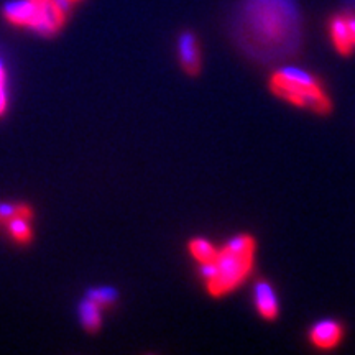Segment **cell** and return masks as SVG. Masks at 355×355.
<instances>
[{
  "mask_svg": "<svg viewBox=\"0 0 355 355\" xmlns=\"http://www.w3.org/2000/svg\"><path fill=\"white\" fill-rule=\"evenodd\" d=\"M239 38L259 60H279L300 46L301 19L295 0H243L237 17Z\"/></svg>",
  "mask_w": 355,
  "mask_h": 355,
  "instance_id": "6da1fadb",
  "label": "cell"
},
{
  "mask_svg": "<svg viewBox=\"0 0 355 355\" xmlns=\"http://www.w3.org/2000/svg\"><path fill=\"white\" fill-rule=\"evenodd\" d=\"M255 239L248 234L235 235L225 245L217 250V257L211 263H201L199 273L206 279L211 296L227 295L245 282L254 268Z\"/></svg>",
  "mask_w": 355,
  "mask_h": 355,
  "instance_id": "7a4b0ae2",
  "label": "cell"
},
{
  "mask_svg": "<svg viewBox=\"0 0 355 355\" xmlns=\"http://www.w3.org/2000/svg\"><path fill=\"white\" fill-rule=\"evenodd\" d=\"M270 89L275 96L282 97L296 107L311 109L316 114L331 112V99L318 78L308 71L293 68L277 69L270 78Z\"/></svg>",
  "mask_w": 355,
  "mask_h": 355,
  "instance_id": "3957f363",
  "label": "cell"
},
{
  "mask_svg": "<svg viewBox=\"0 0 355 355\" xmlns=\"http://www.w3.org/2000/svg\"><path fill=\"white\" fill-rule=\"evenodd\" d=\"M66 12H68V2L64 0H50L46 6L21 0V2L8 3L3 8V17L12 25L33 28L44 37H50L64 25Z\"/></svg>",
  "mask_w": 355,
  "mask_h": 355,
  "instance_id": "277c9868",
  "label": "cell"
},
{
  "mask_svg": "<svg viewBox=\"0 0 355 355\" xmlns=\"http://www.w3.org/2000/svg\"><path fill=\"white\" fill-rule=\"evenodd\" d=\"M308 336L314 347L329 350L337 347L340 340H343L344 329L340 322H337L336 319H321V321L313 324Z\"/></svg>",
  "mask_w": 355,
  "mask_h": 355,
  "instance_id": "5b68a950",
  "label": "cell"
},
{
  "mask_svg": "<svg viewBox=\"0 0 355 355\" xmlns=\"http://www.w3.org/2000/svg\"><path fill=\"white\" fill-rule=\"evenodd\" d=\"M178 56L180 63L186 73L194 76L201 69V53H199V42L193 33H181L178 40Z\"/></svg>",
  "mask_w": 355,
  "mask_h": 355,
  "instance_id": "8992f818",
  "label": "cell"
},
{
  "mask_svg": "<svg viewBox=\"0 0 355 355\" xmlns=\"http://www.w3.org/2000/svg\"><path fill=\"white\" fill-rule=\"evenodd\" d=\"M254 303L259 314L263 319L272 321L278 316V298L275 295L273 286L268 282H257L254 286Z\"/></svg>",
  "mask_w": 355,
  "mask_h": 355,
  "instance_id": "52a82bcc",
  "label": "cell"
},
{
  "mask_svg": "<svg viewBox=\"0 0 355 355\" xmlns=\"http://www.w3.org/2000/svg\"><path fill=\"white\" fill-rule=\"evenodd\" d=\"M329 30H331V38L334 43L336 50L340 55L347 56L352 51V40H350L347 21H345V15H334L329 21Z\"/></svg>",
  "mask_w": 355,
  "mask_h": 355,
  "instance_id": "ba28073f",
  "label": "cell"
},
{
  "mask_svg": "<svg viewBox=\"0 0 355 355\" xmlns=\"http://www.w3.org/2000/svg\"><path fill=\"white\" fill-rule=\"evenodd\" d=\"M189 254L193 255L194 260H198L199 263H211L216 260L217 250L207 239L196 237L189 242Z\"/></svg>",
  "mask_w": 355,
  "mask_h": 355,
  "instance_id": "9c48e42d",
  "label": "cell"
},
{
  "mask_svg": "<svg viewBox=\"0 0 355 355\" xmlns=\"http://www.w3.org/2000/svg\"><path fill=\"white\" fill-rule=\"evenodd\" d=\"M79 313H81V322L83 326L86 327L89 332L99 331L102 318H101V308L96 303H92L91 300L86 298L83 301L81 308H79Z\"/></svg>",
  "mask_w": 355,
  "mask_h": 355,
  "instance_id": "30bf717a",
  "label": "cell"
},
{
  "mask_svg": "<svg viewBox=\"0 0 355 355\" xmlns=\"http://www.w3.org/2000/svg\"><path fill=\"white\" fill-rule=\"evenodd\" d=\"M6 227L8 229L10 237L17 243H21V245H24V243H28L30 241H32L33 234H32V227H30V220L15 217V219L7 222Z\"/></svg>",
  "mask_w": 355,
  "mask_h": 355,
  "instance_id": "8fae6325",
  "label": "cell"
},
{
  "mask_svg": "<svg viewBox=\"0 0 355 355\" xmlns=\"http://www.w3.org/2000/svg\"><path fill=\"white\" fill-rule=\"evenodd\" d=\"M20 217V219L30 220L33 217L32 207L26 204H0V224L6 225L8 220Z\"/></svg>",
  "mask_w": 355,
  "mask_h": 355,
  "instance_id": "7c38bea8",
  "label": "cell"
},
{
  "mask_svg": "<svg viewBox=\"0 0 355 355\" xmlns=\"http://www.w3.org/2000/svg\"><path fill=\"white\" fill-rule=\"evenodd\" d=\"M87 298L102 309L105 308V306H110L115 300H117V293H115L112 288H97V290L89 291Z\"/></svg>",
  "mask_w": 355,
  "mask_h": 355,
  "instance_id": "4fadbf2b",
  "label": "cell"
},
{
  "mask_svg": "<svg viewBox=\"0 0 355 355\" xmlns=\"http://www.w3.org/2000/svg\"><path fill=\"white\" fill-rule=\"evenodd\" d=\"M7 96H6V73H3L2 64H0V115L6 112Z\"/></svg>",
  "mask_w": 355,
  "mask_h": 355,
  "instance_id": "5bb4252c",
  "label": "cell"
},
{
  "mask_svg": "<svg viewBox=\"0 0 355 355\" xmlns=\"http://www.w3.org/2000/svg\"><path fill=\"white\" fill-rule=\"evenodd\" d=\"M345 21H347V28L352 44H355V17L354 15H345Z\"/></svg>",
  "mask_w": 355,
  "mask_h": 355,
  "instance_id": "9a60e30c",
  "label": "cell"
},
{
  "mask_svg": "<svg viewBox=\"0 0 355 355\" xmlns=\"http://www.w3.org/2000/svg\"><path fill=\"white\" fill-rule=\"evenodd\" d=\"M30 2H33V3H38V6H46V3L50 2V0H30Z\"/></svg>",
  "mask_w": 355,
  "mask_h": 355,
  "instance_id": "2e32d148",
  "label": "cell"
},
{
  "mask_svg": "<svg viewBox=\"0 0 355 355\" xmlns=\"http://www.w3.org/2000/svg\"><path fill=\"white\" fill-rule=\"evenodd\" d=\"M64 2H68V3H71V2H78V0H64Z\"/></svg>",
  "mask_w": 355,
  "mask_h": 355,
  "instance_id": "e0dca14e",
  "label": "cell"
}]
</instances>
